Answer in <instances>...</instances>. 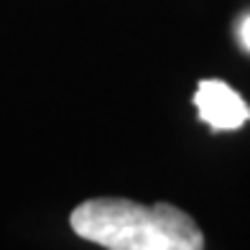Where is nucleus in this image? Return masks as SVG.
<instances>
[{"mask_svg":"<svg viewBox=\"0 0 250 250\" xmlns=\"http://www.w3.org/2000/svg\"><path fill=\"white\" fill-rule=\"evenodd\" d=\"M237 36H240L243 49H245V51H250V16H248V18H243L240 28H237Z\"/></svg>","mask_w":250,"mask_h":250,"instance_id":"obj_3","label":"nucleus"},{"mask_svg":"<svg viewBox=\"0 0 250 250\" xmlns=\"http://www.w3.org/2000/svg\"><path fill=\"white\" fill-rule=\"evenodd\" d=\"M194 105L199 110V120L207 123L214 133L237 130L250 120V105L222 79H202Z\"/></svg>","mask_w":250,"mask_h":250,"instance_id":"obj_2","label":"nucleus"},{"mask_svg":"<svg viewBox=\"0 0 250 250\" xmlns=\"http://www.w3.org/2000/svg\"><path fill=\"white\" fill-rule=\"evenodd\" d=\"M72 230L110 250H202L204 235L197 222L174 204L146 207L133 199L97 197L72 212Z\"/></svg>","mask_w":250,"mask_h":250,"instance_id":"obj_1","label":"nucleus"}]
</instances>
